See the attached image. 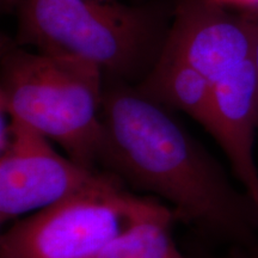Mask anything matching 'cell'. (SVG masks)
Here are the masks:
<instances>
[{"mask_svg": "<svg viewBox=\"0 0 258 258\" xmlns=\"http://www.w3.org/2000/svg\"><path fill=\"white\" fill-rule=\"evenodd\" d=\"M97 164L122 183L156 194L199 232L247 243L258 218L246 195L232 188L205 148L140 90L104 91Z\"/></svg>", "mask_w": 258, "mask_h": 258, "instance_id": "1", "label": "cell"}, {"mask_svg": "<svg viewBox=\"0 0 258 258\" xmlns=\"http://www.w3.org/2000/svg\"><path fill=\"white\" fill-rule=\"evenodd\" d=\"M95 63L3 47L0 110L56 141L77 164L96 170L104 91Z\"/></svg>", "mask_w": 258, "mask_h": 258, "instance_id": "2", "label": "cell"}, {"mask_svg": "<svg viewBox=\"0 0 258 258\" xmlns=\"http://www.w3.org/2000/svg\"><path fill=\"white\" fill-rule=\"evenodd\" d=\"M153 202L124 191L115 176L12 225L0 258H96Z\"/></svg>", "mask_w": 258, "mask_h": 258, "instance_id": "3", "label": "cell"}, {"mask_svg": "<svg viewBox=\"0 0 258 258\" xmlns=\"http://www.w3.org/2000/svg\"><path fill=\"white\" fill-rule=\"evenodd\" d=\"M24 34L38 51L89 61L118 76L137 72L146 54L139 16L95 0H29Z\"/></svg>", "mask_w": 258, "mask_h": 258, "instance_id": "4", "label": "cell"}, {"mask_svg": "<svg viewBox=\"0 0 258 258\" xmlns=\"http://www.w3.org/2000/svg\"><path fill=\"white\" fill-rule=\"evenodd\" d=\"M48 140L36 129L11 117L9 144L0 152L2 224L115 177L61 157Z\"/></svg>", "mask_w": 258, "mask_h": 258, "instance_id": "5", "label": "cell"}, {"mask_svg": "<svg viewBox=\"0 0 258 258\" xmlns=\"http://www.w3.org/2000/svg\"><path fill=\"white\" fill-rule=\"evenodd\" d=\"M254 31L249 16L237 18L203 0L179 10L165 50L207 78L221 82L253 59Z\"/></svg>", "mask_w": 258, "mask_h": 258, "instance_id": "6", "label": "cell"}, {"mask_svg": "<svg viewBox=\"0 0 258 258\" xmlns=\"http://www.w3.org/2000/svg\"><path fill=\"white\" fill-rule=\"evenodd\" d=\"M214 122L211 135L230 160L258 218V169L253 157L258 123V79L253 59L213 85Z\"/></svg>", "mask_w": 258, "mask_h": 258, "instance_id": "7", "label": "cell"}, {"mask_svg": "<svg viewBox=\"0 0 258 258\" xmlns=\"http://www.w3.org/2000/svg\"><path fill=\"white\" fill-rule=\"evenodd\" d=\"M139 90L166 108L188 114L211 134L214 122L213 85L182 57L164 49Z\"/></svg>", "mask_w": 258, "mask_h": 258, "instance_id": "8", "label": "cell"}, {"mask_svg": "<svg viewBox=\"0 0 258 258\" xmlns=\"http://www.w3.org/2000/svg\"><path fill=\"white\" fill-rule=\"evenodd\" d=\"M173 211L154 201L96 258H185L171 235Z\"/></svg>", "mask_w": 258, "mask_h": 258, "instance_id": "9", "label": "cell"}, {"mask_svg": "<svg viewBox=\"0 0 258 258\" xmlns=\"http://www.w3.org/2000/svg\"><path fill=\"white\" fill-rule=\"evenodd\" d=\"M207 2L215 5L231 4L245 6V8L252 9L253 11H258V0H207Z\"/></svg>", "mask_w": 258, "mask_h": 258, "instance_id": "10", "label": "cell"}, {"mask_svg": "<svg viewBox=\"0 0 258 258\" xmlns=\"http://www.w3.org/2000/svg\"><path fill=\"white\" fill-rule=\"evenodd\" d=\"M249 17L252 22L253 31H254V49H253V61L256 66L257 79H258V11H253L252 14L249 15Z\"/></svg>", "mask_w": 258, "mask_h": 258, "instance_id": "11", "label": "cell"}]
</instances>
